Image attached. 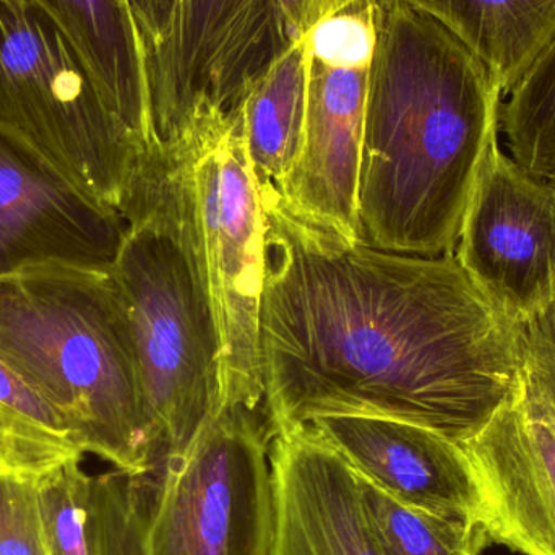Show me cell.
<instances>
[{
	"label": "cell",
	"instance_id": "1",
	"mask_svg": "<svg viewBox=\"0 0 555 555\" xmlns=\"http://www.w3.org/2000/svg\"><path fill=\"white\" fill-rule=\"evenodd\" d=\"M262 410L270 433L328 414L391 417L463 443L517 390L521 325L453 254L377 249L260 189Z\"/></svg>",
	"mask_w": 555,
	"mask_h": 555
},
{
	"label": "cell",
	"instance_id": "2",
	"mask_svg": "<svg viewBox=\"0 0 555 555\" xmlns=\"http://www.w3.org/2000/svg\"><path fill=\"white\" fill-rule=\"evenodd\" d=\"M374 28L359 234L390 253L449 256L499 139L504 93L472 49L406 0H374Z\"/></svg>",
	"mask_w": 555,
	"mask_h": 555
},
{
	"label": "cell",
	"instance_id": "3",
	"mask_svg": "<svg viewBox=\"0 0 555 555\" xmlns=\"http://www.w3.org/2000/svg\"><path fill=\"white\" fill-rule=\"evenodd\" d=\"M113 275L139 343L162 468L221 406V346L208 287L189 133L143 153L119 208ZM159 472V469H158Z\"/></svg>",
	"mask_w": 555,
	"mask_h": 555
},
{
	"label": "cell",
	"instance_id": "4",
	"mask_svg": "<svg viewBox=\"0 0 555 555\" xmlns=\"http://www.w3.org/2000/svg\"><path fill=\"white\" fill-rule=\"evenodd\" d=\"M0 361L65 417L83 453L156 475L158 426L111 273L42 267L0 278Z\"/></svg>",
	"mask_w": 555,
	"mask_h": 555
},
{
	"label": "cell",
	"instance_id": "5",
	"mask_svg": "<svg viewBox=\"0 0 555 555\" xmlns=\"http://www.w3.org/2000/svg\"><path fill=\"white\" fill-rule=\"evenodd\" d=\"M0 130L117 211L145 153L64 26L20 0H0Z\"/></svg>",
	"mask_w": 555,
	"mask_h": 555
},
{
	"label": "cell",
	"instance_id": "6",
	"mask_svg": "<svg viewBox=\"0 0 555 555\" xmlns=\"http://www.w3.org/2000/svg\"><path fill=\"white\" fill-rule=\"evenodd\" d=\"M185 132L191 140L202 247L220 335L221 406L262 408L266 215L243 117L240 109L227 113L205 96Z\"/></svg>",
	"mask_w": 555,
	"mask_h": 555
},
{
	"label": "cell",
	"instance_id": "7",
	"mask_svg": "<svg viewBox=\"0 0 555 555\" xmlns=\"http://www.w3.org/2000/svg\"><path fill=\"white\" fill-rule=\"evenodd\" d=\"M272 433L260 408L227 404L150 476L149 555H270Z\"/></svg>",
	"mask_w": 555,
	"mask_h": 555
},
{
	"label": "cell",
	"instance_id": "8",
	"mask_svg": "<svg viewBox=\"0 0 555 555\" xmlns=\"http://www.w3.org/2000/svg\"><path fill=\"white\" fill-rule=\"evenodd\" d=\"M302 150L276 189L296 217L361 241L358 182L369 67L374 52V0H358L313 26Z\"/></svg>",
	"mask_w": 555,
	"mask_h": 555
},
{
	"label": "cell",
	"instance_id": "9",
	"mask_svg": "<svg viewBox=\"0 0 555 555\" xmlns=\"http://www.w3.org/2000/svg\"><path fill=\"white\" fill-rule=\"evenodd\" d=\"M453 256L486 299L525 325L555 297V185L489 145Z\"/></svg>",
	"mask_w": 555,
	"mask_h": 555
},
{
	"label": "cell",
	"instance_id": "10",
	"mask_svg": "<svg viewBox=\"0 0 555 555\" xmlns=\"http://www.w3.org/2000/svg\"><path fill=\"white\" fill-rule=\"evenodd\" d=\"M126 233L119 211L0 130V278L42 267L111 273Z\"/></svg>",
	"mask_w": 555,
	"mask_h": 555
},
{
	"label": "cell",
	"instance_id": "11",
	"mask_svg": "<svg viewBox=\"0 0 555 555\" xmlns=\"http://www.w3.org/2000/svg\"><path fill=\"white\" fill-rule=\"evenodd\" d=\"M462 447L491 544L555 555V416L525 371L514 395Z\"/></svg>",
	"mask_w": 555,
	"mask_h": 555
},
{
	"label": "cell",
	"instance_id": "12",
	"mask_svg": "<svg viewBox=\"0 0 555 555\" xmlns=\"http://www.w3.org/2000/svg\"><path fill=\"white\" fill-rule=\"evenodd\" d=\"M309 424L356 475L400 504L450 520L482 521L481 491L462 443L391 417L328 414Z\"/></svg>",
	"mask_w": 555,
	"mask_h": 555
},
{
	"label": "cell",
	"instance_id": "13",
	"mask_svg": "<svg viewBox=\"0 0 555 555\" xmlns=\"http://www.w3.org/2000/svg\"><path fill=\"white\" fill-rule=\"evenodd\" d=\"M275 524L270 555H384L358 476L310 424L270 443Z\"/></svg>",
	"mask_w": 555,
	"mask_h": 555
},
{
	"label": "cell",
	"instance_id": "14",
	"mask_svg": "<svg viewBox=\"0 0 555 555\" xmlns=\"http://www.w3.org/2000/svg\"><path fill=\"white\" fill-rule=\"evenodd\" d=\"M247 0H179L168 38L145 54L153 146L178 143Z\"/></svg>",
	"mask_w": 555,
	"mask_h": 555
},
{
	"label": "cell",
	"instance_id": "15",
	"mask_svg": "<svg viewBox=\"0 0 555 555\" xmlns=\"http://www.w3.org/2000/svg\"><path fill=\"white\" fill-rule=\"evenodd\" d=\"M46 7L80 51L109 109L143 152L153 146L145 51L126 0H20Z\"/></svg>",
	"mask_w": 555,
	"mask_h": 555
},
{
	"label": "cell",
	"instance_id": "16",
	"mask_svg": "<svg viewBox=\"0 0 555 555\" xmlns=\"http://www.w3.org/2000/svg\"><path fill=\"white\" fill-rule=\"evenodd\" d=\"M472 49L504 100L555 38V0H406Z\"/></svg>",
	"mask_w": 555,
	"mask_h": 555
},
{
	"label": "cell",
	"instance_id": "17",
	"mask_svg": "<svg viewBox=\"0 0 555 555\" xmlns=\"http://www.w3.org/2000/svg\"><path fill=\"white\" fill-rule=\"evenodd\" d=\"M358 0H247L211 70L207 98L236 109L247 88L313 26Z\"/></svg>",
	"mask_w": 555,
	"mask_h": 555
},
{
	"label": "cell",
	"instance_id": "18",
	"mask_svg": "<svg viewBox=\"0 0 555 555\" xmlns=\"http://www.w3.org/2000/svg\"><path fill=\"white\" fill-rule=\"evenodd\" d=\"M307 77L309 52L302 39L247 88L236 107L259 189H280L299 158L306 132Z\"/></svg>",
	"mask_w": 555,
	"mask_h": 555
},
{
	"label": "cell",
	"instance_id": "19",
	"mask_svg": "<svg viewBox=\"0 0 555 555\" xmlns=\"http://www.w3.org/2000/svg\"><path fill=\"white\" fill-rule=\"evenodd\" d=\"M83 455L65 417L0 361V463L39 476Z\"/></svg>",
	"mask_w": 555,
	"mask_h": 555
},
{
	"label": "cell",
	"instance_id": "20",
	"mask_svg": "<svg viewBox=\"0 0 555 555\" xmlns=\"http://www.w3.org/2000/svg\"><path fill=\"white\" fill-rule=\"evenodd\" d=\"M358 482L369 525L384 555H481L491 546L482 521L436 517L400 504L361 476Z\"/></svg>",
	"mask_w": 555,
	"mask_h": 555
},
{
	"label": "cell",
	"instance_id": "21",
	"mask_svg": "<svg viewBox=\"0 0 555 555\" xmlns=\"http://www.w3.org/2000/svg\"><path fill=\"white\" fill-rule=\"evenodd\" d=\"M511 156L538 178L555 171V38L501 107Z\"/></svg>",
	"mask_w": 555,
	"mask_h": 555
},
{
	"label": "cell",
	"instance_id": "22",
	"mask_svg": "<svg viewBox=\"0 0 555 555\" xmlns=\"http://www.w3.org/2000/svg\"><path fill=\"white\" fill-rule=\"evenodd\" d=\"M72 459L36 476V504L51 555H100L94 478Z\"/></svg>",
	"mask_w": 555,
	"mask_h": 555
},
{
	"label": "cell",
	"instance_id": "23",
	"mask_svg": "<svg viewBox=\"0 0 555 555\" xmlns=\"http://www.w3.org/2000/svg\"><path fill=\"white\" fill-rule=\"evenodd\" d=\"M150 479L116 472L94 478L100 555H149Z\"/></svg>",
	"mask_w": 555,
	"mask_h": 555
},
{
	"label": "cell",
	"instance_id": "24",
	"mask_svg": "<svg viewBox=\"0 0 555 555\" xmlns=\"http://www.w3.org/2000/svg\"><path fill=\"white\" fill-rule=\"evenodd\" d=\"M36 476L0 463V555H51L36 504Z\"/></svg>",
	"mask_w": 555,
	"mask_h": 555
},
{
	"label": "cell",
	"instance_id": "25",
	"mask_svg": "<svg viewBox=\"0 0 555 555\" xmlns=\"http://www.w3.org/2000/svg\"><path fill=\"white\" fill-rule=\"evenodd\" d=\"M521 352L525 374L555 416V297L543 312L521 325Z\"/></svg>",
	"mask_w": 555,
	"mask_h": 555
},
{
	"label": "cell",
	"instance_id": "26",
	"mask_svg": "<svg viewBox=\"0 0 555 555\" xmlns=\"http://www.w3.org/2000/svg\"><path fill=\"white\" fill-rule=\"evenodd\" d=\"M139 29L145 54L158 48L171 31L179 0H126Z\"/></svg>",
	"mask_w": 555,
	"mask_h": 555
},
{
	"label": "cell",
	"instance_id": "27",
	"mask_svg": "<svg viewBox=\"0 0 555 555\" xmlns=\"http://www.w3.org/2000/svg\"><path fill=\"white\" fill-rule=\"evenodd\" d=\"M547 179H550V181L553 182V184L555 185V171Z\"/></svg>",
	"mask_w": 555,
	"mask_h": 555
}]
</instances>
